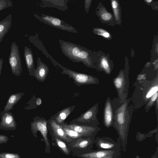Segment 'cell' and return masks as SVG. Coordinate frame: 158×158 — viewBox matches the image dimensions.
Masks as SVG:
<instances>
[{
	"label": "cell",
	"instance_id": "d4e9b609",
	"mask_svg": "<svg viewBox=\"0 0 158 158\" xmlns=\"http://www.w3.org/2000/svg\"><path fill=\"white\" fill-rule=\"evenodd\" d=\"M158 95L157 92L151 96L146 103L145 110L146 112H148L152 106H154L156 100L158 99Z\"/></svg>",
	"mask_w": 158,
	"mask_h": 158
},
{
	"label": "cell",
	"instance_id": "f1b7e54d",
	"mask_svg": "<svg viewBox=\"0 0 158 158\" xmlns=\"http://www.w3.org/2000/svg\"><path fill=\"white\" fill-rule=\"evenodd\" d=\"M12 6L13 2L10 0H0V11Z\"/></svg>",
	"mask_w": 158,
	"mask_h": 158
},
{
	"label": "cell",
	"instance_id": "2e32d148",
	"mask_svg": "<svg viewBox=\"0 0 158 158\" xmlns=\"http://www.w3.org/2000/svg\"><path fill=\"white\" fill-rule=\"evenodd\" d=\"M23 54L26 64L29 75L34 77L35 69L33 55L31 49L27 46H25Z\"/></svg>",
	"mask_w": 158,
	"mask_h": 158
},
{
	"label": "cell",
	"instance_id": "5b68a950",
	"mask_svg": "<svg viewBox=\"0 0 158 158\" xmlns=\"http://www.w3.org/2000/svg\"><path fill=\"white\" fill-rule=\"evenodd\" d=\"M113 83L118 94L117 98L121 102L128 98L129 86L128 73L121 70L118 74L113 79Z\"/></svg>",
	"mask_w": 158,
	"mask_h": 158
},
{
	"label": "cell",
	"instance_id": "ba28073f",
	"mask_svg": "<svg viewBox=\"0 0 158 158\" xmlns=\"http://www.w3.org/2000/svg\"><path fill=\"white\" fill-rule=\"evenodd\" d=\"M92 137H82L67 144L71 153L78 157L81 154L89 152L93 143Z\"/></svg>",
	"mask_w": 158,
	"mask_h": 158
},
{
	"label": "cell",
	"instance_id": "ac0fdd59",
	"mask_svg": "<svg viewBox=\"0 0 158 158\" xmlns=\"http://www.w3.org/2000/svg\"><path fill=\"white\" fill-rule=\"evenodd\" d=\"M114 154L111 150H101L84 153L78 157L83 158H112Z\"/></svg>",
	"mask_w": 158,
	"mask_h": 158
},
{
	"label": "cell",
	"instance_id": "e0dca14e",
	"mask_svg": "<svg viewBox=\"0 0 158 158\" xmlns=\"http://www.w3.org/2000/svg\"><path fill=\"white\" fill-rule=\"evenodd\" d=\"M75 107V106H73L65 108L52 116L50 119L54 120L59 124H61L64 123L65 120L74 110Z\"/></svg>",
	"mask_w": 158,
	"mask_h": 158
},
{
	"label": "cell",
	"instance_id": "603a6c76",
	"mask_svg": "<svg viewBox=\"0 0 158 158\" xmlns=\"http://www.w3.org/2000/svg\"><path fill=\"white\" fill-rule=\"evenodd\" d=\"M61 125L62 126L67 135L73 141L80 138L84 137L81 135L74 130L68 128L63 125Z\"/></svg>",
	"mask_w": 158,
	"mask_h": 158
},
{
	"label": "cell",
	"instance_id": "8d00e7d4",
	"mask_svg": "<svg viewBox=\"0 0 158 158\" xmlns=\"http://www.w3.org/2000/svg\"><path fill=\"white\" fill-rule=\"evenodd\" d=\"M3 62V58H0V75L1 73L2 70V65Z\"/></svg>",
	"mask_w": 158,
	"mask_h": 158
},
{
	"label": "cell",
	"instance_id": "ffe728a7",
	"mask_svg": "<svg viewBox=\"0 0 158 158\" xmlns=\"http://www.w3.org/2000/svg\"><path fill=\"white\" fill-rule=\"evenodd\" d=\"M42 2L41 7H53L65 11L68 9L67 3L68 0H41Z\"/></svg>",
	"mask_w": 158,
	"mask_h": 158
},
{
	"label": "cell",
	"instance_id": "f35d334b",
	"mask_svg": "<svg viewBox=\"0 0 158 158\" xmlns=\"http://www.w3.org/2000/svg\"><path fill=\"white\" fill-rule=\"evenodd\" d=\"M153 158H156V157H154Z\"/></svg>",
	"mask_w": 158,
	"mask_h": 158
},
{
	"label": "cell",
	"instance_id": "d6986e66",
	"mask_svg": "<svg viewBox=\"0 0 158 158\" xmlns=\"http://www.w3.org/2000/svg\"><path fill=\"white\" fill-rule=\"evenodd\" d=\"M12 25V15L10 14L0 21V43L10 29Z\"/></svg>",
	"mask_w": 158,
	"mask_h": 158
},
{
	"label": "cell",
	"instance_id": "8fae6325",
	"mask_svg": "<svg viewBox=\"0 0 158 158\" xmlns=\"http://www.w3.org/2000/svg\"><path fill=\"white\" fill-rule=\"evenodd\" d=\"M47 126L52 137H57L64 141L67 144L73 141L67 135L62 126L54 120L50 119L48 120Z\"/></svg>",
	"mask_w": 158,
	"mask_h": 158
},
{
	"label": "cell",
	"instance_id": "d590c367",
	"mask_svg": "<svg viewBox=\"0 0 158 158\" xmlns=\"http://www.w3.org/2000/svg\"><path fill=\"white\" fill-rule=\"evenodd\" d=\"M36 104L37 106H39L42 104V101L40 98H36Z\"/></svg>",
	"mask_w": 158,
	"mask_h": 158
},
{
	"label": "cell",
	"instance_id": "d6a6232c",
	"mask_svg": "<svg viewBox=\"0 0 158 158\" xmlns=\"http://www.w3.org/2000/svg\"><path fill=\"white\" fill-rule=\"evenodd\" d=\"M147 80L146 74L145 73L140 74L138 75L136 78V81H141Z\"/></svg>",
	"mask_w": 158,
	"mask_h": 158
},
{
	"label": "cell",
	"instance_id": "7c38bea8",
	"mask_svg": "<svg viewBox=\"0 0 158 158\" xmlns=\"http://www.w3.org/2000/svg\"><path fill=\"white\" fill-rule=\"evenodd\" d=\"M60 125L73 130L85 137L92 136L99 129L97 126L85 125L74 123L67 124L65 123Z\"/></svg>",
	"mask_w": 158,
	"mask_h": 158
},
{
	"label": "cell",
	"instance_id": "1f68e13d",
	"mask_svg": "<svg viewBox=\"0 0 158 158\" xmlns=\"http://www.w3.org/2000/svg\"><path fill=\"white\" fill-rule=\"evenodd\" d=\"M9 139V138L7 136L0 134V144L6 143Z\"/></svg>",
	"mask_w": 158,
	"mask_h": 158
},
{
	"label": "cell",
	"instance_id": "9a60e30c",
	"mask_svg": "<svg viewBox=\"0 0 158 158\" xmlns=\"http://www.w3.org/2000/svg\"><path fill=\"white\" fill-rule=\"evenodd\" d=\"M49 72V68L42 62L40 58L38 57L37 66L35 71L34 77L39 81L43 82L46 79Z\"/></svg>",
	"mask_w": 158,
	"mask_h": 158
},
{
	"label": "cell",
	"instance_id": "52a82bcc",
	"mask_svg": "<svg viewBox=\"0 0 158 158\" xmlns=\"http://www.w3.org/2000/svg\"><path fill=\"white\" fill-rule=\"evenodd\" d=\"M33 15L42 22L53 27L70 32H78L74 27L56 17L44 14H41L40 15L35 13Z\"/></svg>",
	"mask_w": 158,
	"mask_h": 158
},
{
	"label": "cell",
	"instance_id": "e575fe53",
	"mask_svg": "<svg viewBox=\"0 0 158 158\" xmlns=\"http://www.w3.org/2000/svg\"><path fill=\"white\" fill-rule=\"evenodd\" d=\"M158 99H157L156 100L155 103V104L154 105V106H155L156 112V116H157V119H158Z\"/></svg>",
	"mask_w": 158,
	"mask_h": 158
},
{
	"label": "cell",
	"instance_id": "cb8c5ba5",
	"mask_svg": "<svg viewBox=\"0 0 158 158\" xmlns=\"http://www.w3.org/2000/svg\"><path fill=\"white\" fill-rule=\"evenodd\" d=\"M100 66L101 70H103L107 74H110L112 68L106 58L103 57L101 59Z\"/></svg>",
	"mask_w": 158,
	"mask_h": 158
},
{
	"label": "cell",
	"instance_id": "277c9868",
	"mask_svg": "<svg viewBox=\"0 0 158 158\" xmlns=\"http://www.w3.org/2000/svg\"><path fill=\"white\" fill-rule=\"evenodd\" d=\"M57 65L62 70L61 73L68 75L69 78L73 80L74 83L77 86L88 85H97L99 83V80L96 77L74 71L59 63H57Z\"/></svg>",
	"mask_w": 158,
	"mask_h": 158
},
{
	"label": "cell",
	"instance_id": "6da1fadb",
	"mask_svg": "<svg viewBox=\"0 0 158 158\" xmlns=\"http://www.w3.org/2000/svg\"><path fill=\"white\" fill-rule=\"evenodd\" d=\"M135 89L131 101L134 109L140 108L146 104L153 94L158 92V75L152 80L136 81L133 84Z\"/></svg>",
	"mask_w": 158,
	"mask_h": 158
},
{
	"label": "cell",
	"instance_id": "9c48e42d",
	"mask_svg": "<svg viewBox=\"0 0 158 158\" xmlns=\"http://www.w3.org/2000/svg\"><path fill=\"white\" fill-rule=\"evenodd\" d=\"M98 103H97L70 123L89 126H97L99 124L97 117L98 112Z\"/></svg>",
	"mask_w": 158,
	"mask_h": 158
},
{
	"label": "cell",
	"instance_id": "7a4b0ae2",
	"mask_svg": "<svg viewBox=\"0 0 158 158\" xmlns=\"http://www.w3.org/2000/svg\"><path fill=\"white\" fill-rule=\"evenodd\" d=\"M131 102V98H127L123 102L117 98L112 100L114 111L113 125L120 132L126 129L132 118L134 108L131 104H130Z\"/></svg>",
	"mask_w": 158,
	"mask_h": 158
},
{
	"label": "cell",
	"instance_id": "4316f807",
	"mask_svg": "<svg viewBox=\"0 0 158 158\" xmlns=\"http://www.w3.org/2000/svg\"><path fill=\"white\" fill-rule=\"evenodd\" d=\"M111 5L115 19L117 20H118L119 17L118 2L116 1L112 0Z\"/></svg>",
	"mask_w": 158,
	"mask_h": 158
},
{
	"label": "cell",
	"instance_id": "7402d4cb",
	"mask_svg": "<svg viewBox=\"0 0 158 158\" xmlns=\"http://www.w3.org/2000/svg\"><path fill=\"white\" fill-rule=\"evenodd\" d=\"M52 139L54 141L56 146L64 154L67 155H70L71 152L68 148L67 143L64 141L56 136H52Z\"/></svg>",
	"mask_w": 158,
	"mask_h": 158
},
{
	"label": "cell",
	"instance_id": "74e56055",
	"mask_svg": "<svg viewBox=\"0 0 158 158\" xmlns=\"http://www.w3.org/2000/svg\"><path fill=\"white\" fill-rule=\"evenodd\" d=\"M152 1V0H146V1L148 2V3H150Z\"/></svg>",
	"mask_w": 158,
	"mask_h": 158
},
{
	"label": "cell",
	"instance_id": "836d02e7",
	"mask_svg": "<svg viewBox=\"0 0 158 158\" xmlns=\"http://www.w3.org/2000/svg\"><path fill=\"white\" fill-rule=\"evenodd\" d=\"M91 0H85L84 1L85 8L86 11L88 12L89 7L91 3Z\"/></svg>",
	"mask_w": 158,
	"mask_h": 158
},
{
	"label": "cell",
	"instance_id": "3957f363",
	"mask_svg": "<svg viewBox=\"0 0 158 158\" xmlns=\"http://www.w3.org/2000/svg\"><path fill=\"white\" fill-rule=\"evenodd\" d=\"M58 41L62 52L69 59L73 62H82L87 67H92L90 52L88 49L81 45L61 39Z\"/></svg>",
	"mask_w": 158,
	"mask_h": 158
},
{
	"label": "cell",
	"instance_id": "83f0119b",
	"mask_svg": "<svg viewBox=\"0 0 158 158\" xmlns=\"http://www.w3.org/2000/svg\"><path fill=\"white\" fill-rule=\"evenodd\" d=\"M0 158H21L18 153L8 152L0 153Z\"/></svg>",
	"mask_w": 158,
	"mask_h": 158
},
{
	"label": "cell",
	"instance_id": "8992f818",
	"mask_svg": "<svg viewBox=\"0 0 158 158\" xmlns=\"http://www.w3.org/2000/svg\"><path fill=\"white\" fill-rule=\"evenodd\" d=\"M33 121L31 123V129L34 137H37V132L39 131L42 136L45 143V152H50V145L48 137V129L47 120L43 117L36 116L33 118Z\"/></svg>",
	"mask_w": 158,
	"mask_h": 158
},
{
	"label": "cell",
	"instance_id": "484cf974",
	"mask_svg": "<svg viewBox=\"0 0 158 158\" xmlns=\"http://www.w3.org/2000/svg\"><path fill=\"white\" fill-rule=\"evenodd\" d=\"M93 31L95 34L102 36L106 38H109L110 36V35L109 32L101 28H94Z\"/></svg>",
	"mask_w": 158,
	"mask_h": 158
},
{
	"label": "cell",
	"instance_id": "4fadbf2b",
	"mask_svg": "<svg viewBox=\"0 0 158 158\" xmlns=\"http://www.w3.org/2000/svg\"><path fill=\"white\" fill-rule=\"evenodd\" d=\"M114 113L112 100L109 97L105 101L103 110V123L106 127H109L113 125Z\"/></svg>",
	"mask_w": 158,
	"mask_h": 158
},
{
	"label": "cell",
	"instance_id": "30bf717a",
	"mask_svg": "<svg viewBox=\"0 0 158 158\" xmlns=\"http://www.w3.org/2000/svg\"><path fill=\"white\" fill-rule=\"evenodd\" d=\"M8 62L12 73L16 76H20L22 71V62L18 46L15 41L11 45Z\"/></svg>",
	"mask_w": 158,
	"mask_h": 158
},
{
	"label": "cell",
	"instance_id": "f546056e",
	"mask_svg": "<svg viewBox=\"0 0 158 158\" xmlns=\"http://www.w3.org/2000/svg\"><path fill=\"white\" fill-rule=\"evenodd\" d=\"M98 146L104 149H110L114 146V144L102 140H99L98 142Z\"/></svg>",
	"mask_w": 158,
	"mask_h": 158
},
{
	"label": "cell",
	"instance_id": "4dcf8cb0",
	"mask_svg": "<svg viewBox=\"0 0 158 158\" xmlns=\"http://www.w3.org/2000/svg\"><path fill=\"white\" fill-rule=\"evenodd\" d=\"M101 18L103 20L107 21L112 18V15L109 12H104L101 14Z\"/></svg>",
	"mask_w": 158,
	"mask_h": 158
},
{
	"label": "cell",
	"instance_id": "44dd1931",
	"mask_svg": "<svg viewBox=\"0 0 158 158\" xmlns=\"http://www.w3.org/2000/svg\"><path fill=\"white\" fill-rule=\"evenodd\" d=\"M24 94L23 93H19L11 95L2 112V114L12 110L14 106L21 99Z\"/></svg>",
	"mask_w": 158,
	"mask_h": 158
},
{
	"label": "cell",
	"instance_id": "5bb4252c",
	"mask_svg": "<svg viewBox=\"0 0 158 158\" xmlns=\"http://www.w3.org/2000/svg\"><path fill=\"white\" fill-rule=\"evenodd\" d=\"M17 124L12 114L9 112L4 113L1 117L0 129L5 131L14 130Z\"/></svg>",
	"mask_w": 158,
	"mask_h": 158
}]
</instances>
